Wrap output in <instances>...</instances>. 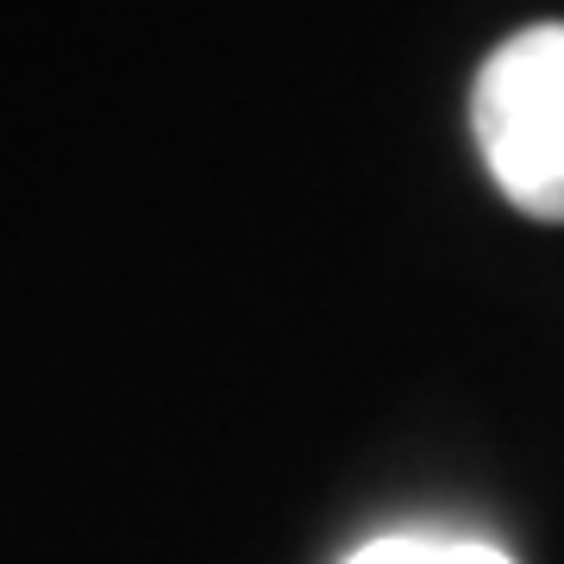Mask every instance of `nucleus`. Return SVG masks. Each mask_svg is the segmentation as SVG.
Masks as SVG:
<instances>
[{"mask_svg":"<svg viewBox=\"0 0 564 564\" xmlns=\"http://www.w3.org/2000/svg\"><path fill=\"white\" fill-rule=\"evenodd\" d=\"M470 132L508 202L527 220L564 226V20L489 51L470 88Z\"/></svg>","mask_w":564,"mask_h":564,"instance_id":"nucleus-1","label":"nucleus"},{"mask_svg":"<svg viewBox=\"0 0 564 564\" xmlns=\"http://www.w3.org/2000/svg\"><path fill=\"white\" fill-rule=\"evenodd\" d=\"M345 564H514L496 545L477 540H421V533H389V540L358 545Z\"/></svg>","mask_w":564,"mask_h":564,"instance_id":"nucleus-2","label":"nucleus"}]
</instances>
